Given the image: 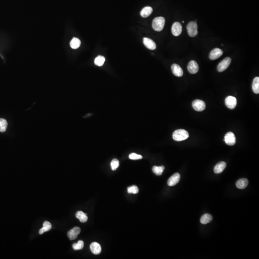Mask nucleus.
Listing matches in <instances>:
<instances>
[{
    "mask_svg": "<svg viewBox=\"0 0 259 259\" xmlns=\"http://www.w3.org/2000/svg\"><path fill=\"white\" fill-rule=\"evenodd\" d=\"M189 135L187 131L185 130L179 129L175 131L173 133V139L176 141H182L188 139Z\"/></svg>",
    "mask_w": 259,
    "mask_h": 259,
    "instance_id": "obj_1",
    "label": "nucleus"
},
{
    "mask_svg": "<svg viewBox=\"0 0 259 259\" xmlns=\"http://www.w3.org/2000/svg\"><path fill=\"white\" fill-rule=\"evenodd\" d=\"M165 24V19L163 17H156L153 21V28L156 31H161L163 29Z\"/></svg>",
    "mask_w": 259,
    "mask_h": 259,
    "instance_id": "obj_2",
    "label": "nucleus"
},
{
    "mask_svg": "<svg viewBox=\"0 0 259 259\" xmlns=\"http://www.w3.org/2000/svg\"><path fill=\"white\" fill-rule=\"evenodd\" d=\"M198 25L196 22L191 21L187 26L188 34L191 37H195L198 35Z\"/></svg>",
    "mask_w": 259,
    "mask_h": 259,
    "instance_id": "obj_3",
    "label": "nucleus"
},
{
    "mask_svg": "<svg viewBox=\"0 0 259 259\" xmlns=\"http://www.w3.org/2000/svg\"><path fill=\"white\" fill-rule=\"evenodd\" d=\"M231 62L230 57H226L218 64L217 69L219 72H223L228 67Z\"/></svg>",
    "mask_w": 259,
    "mask_h": 259,
    "instance_id": "obj_4",
    "label": "nucleus"
},
{
    "mask_svg": "<svg viewBox=\"0 0 259 259\" xmlns=\"http://www.w3.org/2000/svg\"><path fill=\"white\" fill-rule=\"evenodd\" d=\"M193 108L194 110L197 112H202L205 109V103L203 101L200 99H196L193 101L192 103Z\"/></svg>",
    "mask_w": 259,
    "mask_h": 259,
    "instance_id": "obj_5",
    "label": "nucleus"
},
{
    "mask_svg": "<svg viewBox=\"0 0 259 259\" xmlns=\"http://www.w3.org/2000/svg\"><path fill=\"white\" fill-rule=\"evenodd\" d=\"M225 104L229 109H234L237 104L236 98L233 96H228L225 99Z\"/></svg>",
    "mask_w": 259,
    "mask_h": 259,
    "instance_id": "obj_6",
    "label": "nucleus"
},
{
    "mask_svg": "<svg viewBox=\"0 0 259 259\" xmlns=\"http://www.w3.org/2000/svg\"><path fill=\"white\" fill-rule=\"evenodd\" d=\"M225 142L228 145H233L236 144V137L232 132H228L226 133L224 138Z\"/></svg>",
    "mask_w": 259,
    "mask_h": 259,
    "instance_id": "obj_7",
    "label": "nucleus"
},
{
    "mask_svg": "<svg viewBox=\"0 0 259 259\" xmlns=\"http://www.w3.org/2000/svg\"><path fill=\"white\" fill-rule=\"evenodd\" d=\"M223 51L219 48H215L211 51L209 54L210 59L215 60L219 58L223 55Z\"/></svg>",
    "mask_w": 259,
    "mask_h": 259,
    "instance_id": "obj_8",
    "label": "nucleus"
},
{
    "mask_svg": "<svg viewBox=\"0 0 259 259\" xmlns=\"http://www.w3.org/2000/svg\"><path fill=\"white\" fill-rule=\"evenodd\" d=\"M172 34L175 36L180 35L182 32V25L179 22H175L171 28Z\"/></svg>",
    "mask_w": 259,
    "mask_h": 259,
    "instance_id": "obj_9",
    "label": "nucleus"
},
{
    "mask_svg": "<svg viewBox=\"0 0 259 259\" xmlns=\"http://www.w3.org/2000/svg\"><path fill=\"white\" fill-rule=\"evenodd\" d=\"M81 232V229L79 227H75L68 231L67 235L70 240H74L77 237L78 235Z\"/></svg>",
    "mask_w": 259,
    "mask_h": 259,
    "instance_id": "obj_10",
    "label": "nucleus"
},
{
    "mask_svg": "<svg viewBox=\"0 0 259 259\" xmlns=\"http://www.w3.org/2000/svg\"><path fill=\"white\" fill-rule=\"evenodd\" d=\"M188 71L191 74H195L197 73L199 71V66L197 62L195 61H191L188 63Z\"/></svg>",
    "mask_w": 259,
    "mask_h": 259,
    "instance_id": "obj_11",
    "label": "nucleus"
},
{
    "mask_svg": "<svg viewBox=\"0 0 259 259\" xmlns=\"http://www.w3.org/2000/svg\"><path fill=\"white\" fill-rule=\"evenodd\" d=\"M180 179V175L179 173H176L170 177L168 179L167 184L170 186H173L178 184Z\"/></svg>",
    "mask_w": 259,
    "mask_h": 259,
    "instance_id": "obj_12",
    "label": "nucleus"
},
{
    "mask_svg": "<svg viewBox=\"0 0 259 259\" xmlns=\"http://www.w3.org/2000/svg\"><path fill=\"white\" fill-rule=\"evenodd\" d=\"M143 43L144 46L150 50H154L156 48V44L151 39L147 38L143 39Z\"/></svg>",
    "mask_w": 259,
    "mask_h": 259,
    "instance_id": "obj_13",
    "label": "nucleus"
},
{
    "mask_svg": "<svg viewBox=\"0 0 259 259\" xmlns=\"http://www.w3.org/2000/svg\"><path fill=\"white\" fill-rule=\"evenodd\" d=\"M171 70H172V73L174 75L177 77H182L183 74V71L182 68L180 67V66L178 64H172L171 66Z\"/></svg>",
    "mask_w": 259,
    "mask_h": 259,
    "instance_id": "obj_14",
    "label": "nucleus"
},
{
    "mask_svg": "<svg viewBox=\"0 0 259 259\" xmlns=\"http://www.w3.org/2000/svg\"><path fill=\"white\" fill-rule=\"evenodd\" d=\"M90 249L91 252L95 255H98L101 252V247L100 245L96 242H93L90 246Z\"/></svg>",
    "mask_w": 259,
    "mask_h": 259,
    "instance_id": "obj_15",
    "label": "nucleus"
},
{
    "mask_svg": "<svg viewBox=\"0 0 259 259\" xmlns=\"http://www.w3.org/2000/svg\"><path fill=\"white\" fill-rule=\"evenodd\" d=\"M226 166V163L224 161L220 162L217 164L214 167V173L216 174H219V173H222L225 169Z\"/></svg>",
    "mask_w": 259,
    "mask_h": 259,
    "instance_id": "obj_16",
    "label": "nucleus"
},
{
    "mask_svg": "<svg viewBox=\"0 0 259 259\" xmlns=\"http://www.w3.org/2000/svg\"><path fill=\"white\" fill-rule=\"evenodd\" d=\"M248 180L247 179H241L237 182V187L240 189H243L246 188L248 185Z\"/></svg>",
    "mask_w": 259,
    "mask_h": 259,
    "instance_id": "obj_17",
    "label": "nucleus"
},
{
    "mask_svg": "<svg viewBox=\"0 0 259 259\" xmlns=\"http://www.w3.org/2000/svg\"><path fill=\"white\" fill-rule=\"evenodd\" d=\"M153 12L152 8L150 6H147L142 9L140 15L144 18H146L150 16Z\"/></svg>",
    "mask_w": 259,
    "mask_h": 259,
    "instance_id": "obj_18",
    "label": "nucleus"
},
{
    "mask_svg": "<svg viewBox=\"0 0 259 259\" xmlns=\"http://www.w3.org/2000/svg\"><path fill=\"white\" fill-rule=\"evenodd\" d=\"M76 218L79 219L82 223H85L88 220V217L86 214L84 213L82 211H78L75 214Z\"/></svg>",
    "mask_w": 259,
    "mask_h": 259,
    "instance_id": "obj_19",
    "label": "nucleus"
},
{
    "mask_svg": "<svg viewBox=\"0 0 259 259\" xmlns=\"http://www.w3.org/2000/svg\"><path fill=\"white\" fill-rule=\"evenodd\" d=\"M52 228L51 224L48 221H45L43 224V228L39 230V234H42L44 233L47 232L51 230Z\"/></svg>",
    "mask_w": 259,
    "mask_h": 259,
    "instance_id": "obj_20",
    "label": "nucleus"
},
{
    "mask_svg": "<svg viewBox=\"0 0 259 259\" xmlns=\"http://www.w3.org/2000/svg\"><path fill=\"white\" fill-rule=\"evenodd\" d=\"M212 220H213V217L211 214H203V216L201 217L200 222L202 224L205 225L212 221Z\"/></svg>",
    "mask_w": 259,
    "mask_h": 259,
    "instance_id": "obj_21",
    "label": "nucleus"
},
{
    "mask_svg": "<svg viewBox=\"0 0 259 259\" xmlns=\"http://www.w3.org/2000/svg\"><path fill=\"white\" fill-rule=\"evenodd\" d=\"M252 88L254 93H259V77H256L253 79Z\"/></svg>",
    "mask_w": 259,
    "mask_h": 259,
    "instance_id": "obj_22",
    "label": "nucleus"
},
{
    "mask_svg": "<svg viewBox=\"0 0 259 259\" xmlns=\"http://www.w3.org/2000/svg\"><path fill=\"white\" fill-rule=\"evenodd\" d=\"M81 45V41L78 38H74L70 42V46L73 49H76L79 47Z\"/></svg>",
    "mask_w": 259,
    "mask_h": 259,
    "instance_id": "obj_23",
    "label": "nucleus"
},
{
    "mask_svg": "<svg viewBox=\"0 0 259 259\" xmlns=\"http://www.w3.org/2000/svg\"><path fill=\"white\" fill-rule=\"evenodd\" d=\"M164 170H165V167L163 166H160V167L154 166L152 168L153 172H154L155 174L158 176H160L162 174Z\"/></svg>",
    "mask_w": 259,
    "mask_h": 259,
    "instance_id": "obj_24",
    "label": "nucleus"
},
{
    "mask_svg": "<svg viewBox=\"0 0 259 259\" xmlns=\"http://www.w3.org/2000/svg\"><path fill=\"white\" fill-rule=\"evenodd\" d=\"M105 61V58L104 56H98L95 60V64L98 66H101L103 65Z\"/></svg>",
    "mask_w": 259,
    "mask_h": 259,
    "instance_id": "obj_25",
    "label": "nucleus"
},
{
    "mask_svg": "<svg viewBox=\"0 0 259 259\" xmlns=\"http://www.w3.org/2000/svg\"><path fill=\"white\" fill-rule=\"evenodd\" d=\"M8 124L5 119H0V132H4L7 127Z\"/></svg>",
    "mask_w": 259,
    "mask_h": 259,
    "instance_id": "obj_26",
    "label": "nucleus"
},
{
    "mask_svg": "<svg viewBox=\"0 0 259 259\" xmlns=\"http://www.w3.org/2000/svg\"><path fill=\"white\" fill-rule=\"evenodd\" d=\"M84 243L82 240H79L77 243H74L73 245V248L74 250H80L84 248Z\"/></svg>",
    "mask_w": 259,
    "mask_h": 259,
    "instance_id": "obj_27",
    "label": "nucleus"
},
{
    "mask_svg": "<svg viewBox=\"0 0 259 259\" xmlns=\"http://www.w3.org/2000/svg\"><path fill=\"white\" fill-rule=\"evenodd\" d=\"M111 165V167L112 170H116L118 167H119V160L117 159H114L112 160V162L110 164Z\"/></svg>",
    "mask_w": 259,
    "mask_h": 259,
    "instance_id": "obj_28",
    "label": "nucleus"
},
{
    "mask_svg": "<svg viewBox=\"0 0 259 259\" xmlns=\"http://www.w3.org/2000/svg\"><path fill=\"white\" fill-rule=\"evenodd\" d=\"M139 191V189L136 186L133 185L128 188V193L129 194H136Z\"/></svg>",
    "mask_w": 259,
    "mask_h": 259,
    "instance_id": "obj_29",
    "label": "nucleus"
},
{
    "mask_svg": "<svg viewBox=\"0 0 259 259\" xmlns=\"http://www.w3.org/2000/svg\"><path fill=\"white\" fill-rule=\"evenodd\" d=\"M129 159L132 160H138V159H141L143 158L141 155H138V154H135V153H132L129 155Z\"/></svg>",
    "mask_w": 259,
    "mask_h": 259,
    "instance_id": "obj_30",
    "label": "nucleus"
}]
</instances>
